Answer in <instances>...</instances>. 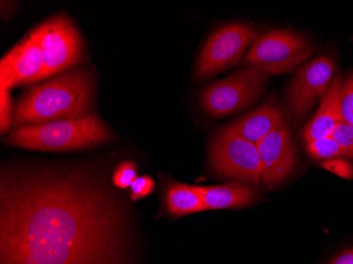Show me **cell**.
Segmentation results:
<instances>
[{"label": "cell", "instance_id": "obj_3", "mask_svg": "<svg viewBox=\"0 0 353 264\" xmlns=\"http://www.w3.org/2000/svg\"><path fill=\"white\" fill-rule=\"evenodd\" d=\"M108 128L98 115L53 121L41 125H25L12 131L8 142L33 150H73L94 146L108 140Z\"/></svg>", "mask_w": 353, "mask_h": 264}, {"label": "cell", "instance_id": "obj_23", "mask_svg": "<svg viewBox=\"0 0 353 264\" xmlns=\"http://www.w3.org/2000/svg\"><path fill=\"white\" fill-rule=\"evenodd\" d=\"M329 264H353V249L343 252Z\"/></svg>", "mask_w": 353, "mask_h": 264}, {"label": "cell", "instance_id": "obj_2", "mask_svg": "<svg viewBox=\"0 0 353 264\" xmlns=\"http://www.w3.org/2000/svg\"><path fill=\"white\" fill-rule=\"evenodd\" d=\"M92 104V77L85 69L63 73L32 88L17 103L13 113L16 126L41 125L88 115Z\"/></svg>", "mask_w": 353, "mask_h": 264}, {"label": "cell", "instance_id": "obj_10", "mask_svg": "<svg viewBox=\"0 0 353 264\" xmlns=\"http://www.w3.org/2000/svg\"><path fill=\"white\" fill-rule=\"evenodd\" d=\"M261 162V182L279 183L292 172L296 162V147L287 123L257 143Z\"/></svg>", "mask_w": 353, "mask_h": 264}, {"label": "cell", "instance_id": "obj_17", "mask_svg": "<svg viewBox=\"0 0 353 264\" xmlns=\"http://www.w3.org/2000/svg\"><path fill=\"white\" fill-rule=\"evenodd\" d=\"M342 122L353 125V72L345 79L341 99Z\"/></svg>", "mask_w": 353, "mask_h": 264}, {"label": "cell", "instance_id": "obj_9", "mask_svg": "<svg viewBox=\"0 0 353 264\" xmlns=\"http://www.w3.org/2000/svg\"><path fill=\"white\" fill-rule=\"evenodd\" d=\"M335 63L328 55L315 57L299 68L288 89V102L297 119L305 118L315 103L322 100L334 81Z\"/></svg>", "mask_w": 353, "mask_h": 264}, {"label": "cell", "instance_id": "obj_8", "mask_svg": "<svg viewBox=\"0 0 353 264\" xmlns=\"http://www.w3.org/2000/svg\"><path fill=\"white\" fill-rule=\"evenodd\" d=\"M256 37L257 32L253 26L247 23H231L217 30L202 49L196 69V79L215 77L237 65Z\"/></svg>", "mask_w": 353, "mask_h": 264}, {"label": "cell", "instance_id": "obj_7", "mask_svg": "<svg viewBox=\"0 0 353 264\" xmlns=\"http://www.w3.org/2000/svg\"><path fill=\"white\" fill-rule=\"evenodd\" d=\"M268 73L255 67L240 70L204 89L202 107L213 116H225L245 108L263 92Z\"/></svg>", "mask_w": 353, "mask_h": 264}, {"label": "cell", "instance_id": "obj_21", "mask_svg": "<svg viewBox=\"0 0 353 264\" xmlns=\"http://www.w3.org/2000/svg\"><path fill=\"white\" fill-rule=\"evenodd\" d=\"M11 124V103H10L9 90L0 89V128L1 132L8 130Z\"/></svg>", "mask_w": 353, "mask_h": 264}, {"label": "cell", "instance_id": "obj_22", "mask_svg": "<svg viewBox=\"0 0 353 264\" xmlns=\"http://www.w3.org/2000/svg\"><path fill=\"white\" fill-rule=\"evenodd\" d=\"M322 167L334 174L342 176L345 179L353 178V167L348 162L340 159H332L322 163Z\"/></svg>", "mask_w": 353, "mask_h": 264}, {"label": "cell", "instance_id": "obj_1", "mask_svg": "<svg viewBox=\"0 0 353 264\" xmlns=\"http://www.w3.org/2000/svg\"><path fill=\"white\" fill-rule=\"evenodd\" d=\"M0 205L1 264H118L120 214L81 174L5 170Z\"/></svg>", "mask_w": 353, "mask_h": 264}, {"label": "cell", "instance_id": "obj_12", "mask_svg": "<svg viewBox=\"0 0 353 264\" xmlns=\"http://www.w3.org/2000/svg\"><path fill=\"white\" fill-rule=\"evenodd\" d=\"M345 79L341 74L335 77L332 85L319 105L312 120L303 129L301 136L306 143L332 136L335 127L342 123L341 99Z\"/></svg>", "mask_w": 353, "mask_h": 264}, {"label": "cell", "instance_id": "obj_19", "mask_svg": "<svg viewBox=\"0 0 353 264\" xmlns=\"http://www.w3.org/2000/svg\"><path fill=\"white\" fill-rule=\"evenodd\" d=\"M137 178L138 176H137L136 164L130 161H127L117 168L112 181L117 187L124 190V188L130 187Z\"/></svg>", "mask_w": 353, "mask_h": 264}, {"label": "cell", "instance_id": "obj_6", "mask_svg": "<svg viewBox=\"0 0 353 264\" xmlns=\"http://www.w3.org/2000/svg\"><path fill=\"white\" fill-rule=\"evenodd\" d=\"M41 45L43 70L35 81L70 68L82 59V41L79 32L65 15L54 16L31 33Z\"/></svg>", "mask_w": 353, "mask_h": 264}, {"label": "cell", "instance_id": "obj_18", "mask_svg": "<svg viewBox=\"0 0 353 264\" xmlns=\"http://www.w3.org/2000/svg\"><path fill=\"white\" fill-rule=\"evenodd\" d=\"M331 136L342 147L347 158H353V125L340 123Z\"/></svg>", "mask_w": 353, "mask_h": 264}, {"label": "cell", "instance_id": "obj_16", "mask_svg": "<svg viewBox=\"0 0 353 264\" xmlns=\"http://www.w3.org/2000/svg\"><path fill=\"white\" fill-rule=\"evenodd\" d=\"M306 148L308 154L317 160H332L340 156H346L342 147L332 136H326L307 143Z\"/></svg>", "mask_w": 353, "mask_h": 264}, {"label": "cell", "instance_id": "obj_15", "mask_svg": "<svg viewBox=\"0 0 353 264\" xmlns=\"http://www.w3.org/2000/svg\"><path fill=\"white\" fill-rule=\"evenodd\" d=\"M166 206L170 214L176 217L206 210L199 187L176 182L166 190Z\"/></svg>", "mask_w": 353, "mask_h": 264}, {"label": "cell", "instance_id": "obj_14", "mask_svg": "<svg viewBox=\"0 0 353 264\" xmlns=\"http://www.w3.org/2000/svg\"><path fill=\"white\" fill-rule=\"evenodd\" d=\"M206 210L245 207L253 203L259 192L243 185H216L199 187Z\"/></svg>", "mask_w": 353, "mask_h": 264}, {"label": "cell", "instance_id": "obj_4", "mask_svg": "<svg viewBox=\"0 0 353 264\" xmlns=\"http://www.w3.org/2000/svg\"><path fill=\"white\" fill-rule=\"evenodd\" d=\"M312 52V45L303 35L290 30H273L256 37L245 65L268 74H283L307 61Z\"/></svg>", "mask_w": 353, "mask_h": 264}, {"label": "cell", "instance_id": "obj_5", "mask_svg": "<svg viewBox=\"0 0 353 264\" xmlns=\"http://www.w3.org/2000/svg\"><path fill=\"white\" fill-rule=\"evenodd\" d=\"M210 159L212 167L219 176L254 185L261 182V162L257 145L228 127L214 136Z\"/></svg>", "mask_w": 353, "mask_h": 264}, {"label": "cell", "instance_id": "obj_11", "mask_svg": "<svg viewBox=\"0 0 353 264\" xmlns=\"http://www.w3.org/2000/svg\"><path fill=\"white\" fill-rule=\"evenodd\" d=\"M43 54L37 39L30 34L10 51L0 63V89L31 84L43 72Z\"/></svg>", "mask_w": 353, "mask_h": 264}, {"label": "cell", "instance_id": "obj_20", "mask_svg": "<svg viewBox=\"0 0 353 264\" xmlns=\"http://www.w3.org/2000/svg\"><path fill=\"white\" fill-rule=\"evenodd\" d=\"M154 190V182L150 176H138L130 186V196L134 201L150 196Z\"/></svg>", "mask_w": 353, "mask_h": 264}, {"label": "cell", "instance_id": "obj_13", "mask_svg": "<svg viewBox=\"0 0 353 264\" xmlns=\"http://www.w3.org/2000/svg\"><path fill=\"white\" fill-rule=\"evenodd\" d=\"M285 123V114L279 105L267 101L259 108L243 115V118L238 119L227 127L241 138L257 144Z\"/></svg>", "mask_w": 353, "mask_h": 264}]
</instances>
